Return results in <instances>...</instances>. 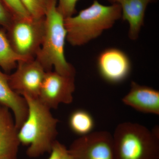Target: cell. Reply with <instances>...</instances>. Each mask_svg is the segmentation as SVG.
Instances as JSON below:
<instances>
[{"label":"cell","mask_w":159,"mask_h":159,"mask_svg":"<svg viewBox=\"0 0 159 159\" xmlns=\"http://www.w3.org/2000/svg\"><path fill=\"white\" fill-rule=\"evenodd\" d=\"M28 107L27 118L18 129L20 144L28 146L26 151L29 157H38L50 153L57 135L58 119L51 109L38 98L25 95Z\"/></svg>","instance_id":"6da1fadb"},{"label":"cell","mask_w":159,"mask_h":159,"mask_svg":"<svg viewBox=\"0 0 159 159\" xmlns=\"http://www.w3.org/2000/svg\"><path fill=\"white\" fill-rule=\"evenodd\" d=\"M53 0L45 16V31L42 43L35 58L46 72L54 68L57 73L75 77L76 71L65 55L67 31L65 18Z\"/></svg>","instance_id":"7a4b0ae2"},{"label":"cell","mask_w":159,"mask_h":159,"mask_svg":"<svg viewBox=\"0 0 159 159\" xmlns=\"http://www.w3.org/2000/svg\"><path fill=\"white\" fill-rule=\"evenodd\" d=\"M121 17L119 4L106 6L95 0L77 15L65 18L67 41L73 46L85 45L111 28Z\"/></svg>","instance_id":"3957f363"},{"label":"cell","mask_w":159,"mask_h":159,"mask_svg":"<svg viewBox=\"0 0 159 159\" xmlns=\"http://www.w3.org/2000/svg\"><path fill=\"white\" fill-rule=\"evenodd\" d=\"M158 129L151 131L130 122L119 124L112 135L116 159H159Z\"/></svg>","instance_id":"277c9868"},{"label":"cell","mask_w":159,"mask_h":159,"mask_svg":"<svg viewBox=\"0 0 159 159\" xmlns=\"http://www.w3.org/2000/svg\"><path fill=\"white\" fill-rule=\"evenodd\" d=\"M45 17L14 18L6 33L12 48L25 59L35 58L42 43Z\"/></svg>","instance_id":"5b68a950"},{"label":"cell","mask_w":159,"mask_h":159,"mask_svg":"<svg viewBox=\"0 0 159 159\" xmlns=\"http://www.w3.org/2000/svg\"><path fill=\"white\" fill-rule=\"evenodd\" d=\"M68 150L74 159H116L113 136L106 131L80 136Z\"/></svg>","instance_id":"8992f818"},{"label":"cell","mask_w":159,"mask_h":159,"mask_svg":"<svg viewBox=\"0 0 159 159\" xmlns=\"http://www.w3.org/2000/svg\"><path fill=\"white\" fill-rule=\"evenodd\" d=\"M46 71L36 58L18 62L16 70L8 74V82L12 90L20 96L38 98Z\"/></svg>","instance_id":"52a82bcc"},{"label":"cell","mask_w":159,"mask_h":159,"mask_svg":"<svg viewBox=\"0 0 159 159\" xmlns=\"http://www.w3.org/2000/svg\"><path fill=\"white\" fill-rule=\"evenodd\" d=\"M74 77L61 75L55 71H48L38 98L50 109H57L61 103H72L75 89Z\"/></svg>","instance_id":"ba28073f"},{"label":"cell","mask_w":159,"mask_h":159,"mask_svg":"<svg viewBox=\"0 0 159 159\" xmlns=\"http://www.w3.org/2000/svg\"><path fill=\"white\" fill-rule=\"evenodd\" d=\"M97 67L101 77L107 82L117 84L129 76L131 64L128 56L119 49H106L99 54Z\"/></svg>","instance_id":"9c48e42d"},{"label":"cell","mask_w":159,"mask_h":159,"mask_svg":"<svg viewBox=\"0 0 159 159\" xmlns=\"http://www.w3.org/2000/svg\"><path fill=\"white\" fill-rule=\"evenodd\" d=\"M11 111L0 104V159H17L20 143Z\"/></svg>","instance_id":"30bf717a"},{"label":"cell","mask_w":159,"mask_h":159,"mask_svg":"<svg viewBox=\"0 0 159 159\" xmlns=\"http://www.w3.org/2000/svg\"><path fill=\"white\" fill-rule=\"evenodd\" d=\"M122 101L141 112L159 115V92L152 88L132 81L130 90Z\"/></svg>","instance_id":"8fae6325"},{"label":"cell","mask_w":159,"mask_h":159,"mask_svg":"<svg viewBox=\"0 0 159 159\" xmlns=\"http://www.w3.org/2000/svg\"><path fill=\"white\" fill-rule=\"evenodd\" d=\"M118 4L122 9V18L129 25V37L134 40L139 38L143 25L145 11L148 4L156 0H107Z\"/></svg>","instance_id":"7c38bea8"},{"label":"cell","mask_w":159,"mask_h":159,"mask_svg":"<svg viewBox=\"0 0 159 159\" xmlns=\"http://www.w3.org/2000/svg\"><path fill=\"white\" fill-rule=\"evenodd\" d=\"M0 104L9 109L13 116L17 129L27 118L28 107L25 99L12 90L8 82V74L0 69Z\"/></svg>","instance_id":"4fadbf2b"},{"label":"cell","mask_w":159,"mask_h":159,"mask_svg":"<svg viewBox=\"0 0 159 159\" xmlns=\"http://www.w3.org/2000/svg\"><path fill=\"white\" fill-rule=\"evenodd\" d=\"M24 60L26 59L18 55L13 50L6 30L3 28L0 29V67L8 73L16 68L19 61Z\"/></svg>","instance_id":"5bb4252c"},{"label":"cell","mask_w":159,"mask_h":159,"mask_svg":"<svg viewBox=\"0 0 159 159\" xmlns=\"http://www.w3.org/2000/svg\"><path fill=\"white\" fill-rule=\"evenodd\" d=\"M69 125L71 130L80 136L86 135L92 132L94 127L93 117L86 111L77 110L70 116Z\"/></svg>","instance_id":"9a60e30c"},{"label":"cell","mask_w":159,"mask_h":159,"mask_svg":"<svg viewBox=\"0 0 159 159\" xmlns=\"http://www.w3.org/2000/svg\"><path fill=\"white\" fill-rule=\"evenodd\" d=\"M31 17L41 18L45 16L53 0H20Z\"/></svg>","instance_id":"2e32d148"},{"label":"cell","mask_w":159,"mask_h":159,"mask_svg":"<svg viewBox=\"0 0 159 159\" xmlns=\"http://www.w3.org/2000/svg\"><path fill=\"white\" fill-rule=\"evenodd\" d=\"M14 18L31 17L20 0H0Z\"/></svg>","instance_id":"e0dca14e"},{"label":"cell","mask_w":159,"mask_h":159,"mask_svg":"<svg viewBox=\"0 0 159 159\" xmlns=\"http://www.w3.org/2000/svg\"><path fill=\"white\" fill-rule=\"evenodd\" d=\"M48 159H74L65 145L56 140L52 146Z\"/></svg>","instance_id":"ac0fdd59"},{"label":"cell","mask_w":159,"mask_h":159,"mask_svg":"<svg viewBox=\"0 0 159 159\" xmlns=\"http://www.w3.org/2000/svg\"><path fill=\"white\" fill-rule=\"evenodd\" d=\"M79 0H58L57 9L65 18L73 16L76 13V7Z\"/></svg>","instance_id":"d6986e66"},{"label":"cell","mask_w":159,"mask_h":159,"mask_svg":"<svg viewBox=\"0 0 159 159\" xmlns=\"http://www.w3.org/2000/svg\"><path fill=\"white\" fill-rule=\"evenodd\" d=\"M13 16L0 1V26L6 30L13 20Z\"/></svg>","instance_id":"ffe728a7"}]
</instances>
